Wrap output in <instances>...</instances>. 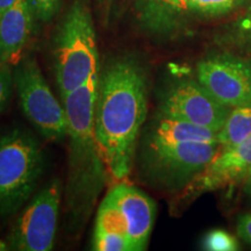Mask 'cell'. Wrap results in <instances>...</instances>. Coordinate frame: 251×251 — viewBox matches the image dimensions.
<instances>
[{
  "mask_svg": "<svg viewBox=\"0 0 251 251\" xmlns=\"http://www.w3.org/2000/svg\"><path fill=\"white\" fill-rule=\"evenodd\" d=\"M199 83L229 108L251 102V62L230 55L202 59L197 67Z\"/></svg>",
  "mask_w": 251,
  "mask_h": 251,
  "instance_id": "obj_8",
  "label": "cell"
},
{
  "mask_svg": "<svg viewBox=\"0 0 251 251\" xmlns=\"http://www.w3.org/2000/svg\"><path fill=\"white\" fill-rule=\"evenodd\" d=\"M243 190L251 198V175L243 181Z\"/></svg>",
  "mask_w": 251,
  "mask_h": 251,
  "instance_id": "obj_23",
  "label": "cell"
},
{
  "mask_svg": "<svg viewBox=\"0 0 251 251\" xmlns=\"http://www.w3.org/2000/svg\"><path fill=\"white\" fill-rule=\"evenodd\" d=\"M236 230L241 240L248 244H251V213H246L240 216Z\"/></svg>",
  "mask_w": 251,
  "mask_h": 251,
  "instance_id": "obj_21",
  "label": "cell"
},
{
  "mask_svg": "<svg viewBox=\"0 0 251 251\" xmlns=\"http://www.w3.org/2000/svg\"><path fill=\"white\" fill-rule=\"evenodd\" d=\"M251 175V136L237 146L222 149L206 168L185 186L181 200H193L202 193L243 183Z\"/></svg>",
  "mask_w": 251,
  "mask_h": 251,
  "instance_id": "obj_10",
  "label": "cell"
},
{
  "mask_svg": "<svg viewBox=\"0 0 251 251\" xmlns=\"http://www.w3.org/2000/svg\"><path fill=\"white\" fill-rule=\"evenodd\" d=\"M43 172L37 141L20 129L0 137V215L17 212L29 199Z\"/></svg>",
  "mask_w": 251,
  "mask_h": 251,
  "instance_id": "obj_4",
  "label": "cell"
},
{
  "mask_svg": "<svg viewBox=\"0 0 251 251\" xmlns=\"http://www.w3.org/2000/svg\"><path fill=\"white\" fill-rule=\"evenodd\" d=\"M203 249L211 251H236L240 244L233 235L224 229H213L203 237Z\"/></svg>",
  "mask_w": 251,
  "mask_h": 251,
  "instance_id": "obj_17",
  "label": "cell"
},
{
  "mask_svg": "<svg viewBox=\"0 0 251 251\" xmlns=\"http://www.w3.org/2000/svg\"><path fill=\"white\" fill-rule=\"evenodd\" d=\"M147 89L143 68L127 56L109 62L98 74L94 127L113 180H124L131 171L148 109Z\"/></svg>",
  "mask_w": 251,
  "mask_h": 251,
  "instance_id": "obj_1",
  "label": "cell"
},
{
  "mask_svg": "<svg viewBox=\"0 0 251 251\" xmlns=\"http://www.w3.org/2000/svg\"><path fill=\"white\" fill-rule=\"evenodd\" d=\"M13 80L26 118L47 140L67 137L64 105L55 98L34 57H23L14 65Z\"/></svg>",
  "mask_w": 251,
  "mask_h": 251,
  "instance_id": "obj_5",
  "label": "cell"
},
{
  "mask_svg": "<svg viewBox=\"0 0 251 251\" xmlns=\"http://www.w3.org/2000/svg\"><path fill=\"white\" fill-rule=\"evenodd\" d=\"M97 86L98 75L62 97L69 139L65 209L68 229L72 233L86 224L109 177L94 127Z\"/></svg>",
  "mask_w": 251,
  "mask_h": 251,
  "instance_id": "obj_2",
  "label": "cell"
},
{
  "mask_svg": "<svg viewBox=\"0 0 251 251\" xmlns=\"http://www.w3.org/2000/svg\"><path fill=\"white\" fill-rule=\"evenodd\" d=\"M242 27L244 30L249 31V33L251 34V13H249V15H248V17L243 20Z\"/></svg>",
  "mask_w": 251,
  "mask_h": 251,
  "instance_id": "obj_24",
  "label": "cell"
},
{
  "mask_svg": "<svg viewBox=\"0 0 251 251\" xmlns=\"http://www.w3.org/2000/svg\"><path fill=\"white\" fill-rule=\"evenodd\" d=\"M221 149L220 143H161L148 140L143 151L144 164L157 179L190 183Z\"/></svg>",
  "mask_w": 251,
  "mask_h": 251,
  "instance_id": "obj_7",
  "label": "cell"
},
{
  "mask_svg": "<svg viewBox=\"0 0 251 251\" xmlns=\"http://www.w3.org/2000/svg\"><path fill=\"white\" fill-rule=\"evenodd\" d=\"M9 248H8V244L7 243H5L4 241H1L0 240V251H4V250H8Z\"/></svg>",
  "mask_w": 251,
  "mask_h": 251,
  "instance_id": "obj_25",
  "label": "cell"
},
{
  "mask_svg": "<svg viewBox=\"0 0 251 251\" xmlns=\"http://www.w3.org/2000/svg\"><path fill=\"white\" fill-rule=\"evenodd\" d=\"M181 0H151L147 6H144V17H155L158 11L170 9L172 12H177ZM161 12V13H162Z\"/></svg>",
  "mask_w": 251,
  "mask_h": 251,
  "instance_id": "obj_20",
  "label": "cell"
},
{
  "mask_svg": "<svg viewBox=\"0 0 251 251\" xmlns=\"http://www.w3.org/2000/svg\"><path fill=\"white\" fill-rule=\"evenodd\" d=\"M13 75L11 65L0 63V112H2L9 101L13 85Z\"/></svg>",
  "mask_w": 251,
  "mask_h": 251,
  "instance_id": "obj_19",
  "label": "cell"
},
{
  "mask_svg": "<svg viewBox=\"0 0 251 251\" xmlns=\"http://www.w3.org/2000/svg\"><path fill=\"white\" fill-rule=\"evenodd\" d=\"M148 140L161 143H219L216 130L162 115L152 127Z\"/></svg>",
  "mask_w": 251,
  "mask_h": 251,
  "instance_id": "obj_13",
  "label": "cell"
},
{
  "mask_svg": "<svg viewBox=\"0 0 251 251\" xmlns=\"http://www.w3.org/2000/svg\"><path fill=\"white\" fill-rule=\"evenodd\" d=\"M251 136V102L231 108L222 128L218 131V142L225 148L237 146Z\"/></svg>",
  "mask_w": 251,
  "mask_h": 251,
  "instance_id": "obj_15",
  "label": "cell"
},
{
  "mask_svg": "<svg viewBox=\"0 0 251 251\" xmlns=\"http://www.w3.org/2000/svg\"><path fill=\"white\" fill-rule=\"evenodd\" d=\"M159 111L162 117L180 119L219 131L231 108L219 102L199 80L186 79L166 91Z\"/></svg>",
  "mask_w": 251,
  "mask_h": 251,
  "instance_id": "obj_9",
  "label": "cell"
},
{
  "mask_svg": "<svg viewBox=\"0 0 251 251\" xmlns=\"http://www.w3.org/2000/svg\"><path fill=\"white\" fill-rule=\"evenodd\" d=\"M62 184L49 183L19 215L9 235V247L19 251H49L54 248L61 206Z\"/></svg>",
  "mask_w": 251,
  "mask_h": 251,
  "instance_id": "obj_6",
  "label": "cell"
},
{
  "mask_svg": "<svg viewBox=\"0 0 251 251\" xmlns=\"http://www.w3.org/2000/svg\"><path fill=\"white\" fill-rule=\"evenodd\" d=\"M105 200L118 213L133 251L144 250L155 221L156 206L150 197L133 185H115Z\"/></svg>",
  "mask_w": 251,
  "mask_h": 251,
  "instance_id": "obj_11",
  "label": "cell"
},
{
  "mask_svg": "<svg viewBox=\"0 0 251 251\" xmlns=\"http://www.w3.org/2000/svg\"><path fill=\"white\" fill-rule=\"evenodd\" d=\"M56 81L64 97L98 75L96 30L87 0H74L54 41Z\"/></svg>",
  "mask_w": 251,
  "mask_h": 251,
  "instance_id": "obj_3",
  "label": "cell"
},
{
  "mask_svg": "<svg viewBox=\"0 0 251 251\" xmlns=\"http://www.w3.org/2000/svg\"><path fill=\"white\" fill-rule=\"evenodd\" d=\"M33 18L27 0H17L0 17V63L14 67L24 57Z\"/></svg>",
  "mask_w": 251,
  "mask_h": 251,
  "instance_id": "obj_12",
  "label": "cell"
},
{
  "mask_svg": "<svg viewBox=\"0 0 251 251\" xmlns=\"http://www.w3.org/2000/svg\"><path fill=\"white\" fill-rule=\"evenodd\" d=\"M93 249L98 251H133L118 213L105 199L97 215Z\"/></svg>",
  "mask_w": 251,
  "mask_h": 251,
  "instance_id": "obj_14",
  "label": "cell"
},
{
  "mask_svg": "<svg viewBox=\"0 0 251 251\" xmlns=\"http://www.w3.org/2000/svg\"><path fill=\"white\" fill-rule=\"evenodd\" d=\"M27 1L34 18L47 23L57 14L63 0H27Z\"/></svg>",
  "mask_w": 251,
  "mask_h": 251,
  "instance_id": "obj_18",
  "label": "cell"
},
{
  "mask_svg": "<svg viewBox=\"0 0 251 251\" xmlns=\"http://www.w3.org/2000/svg\"><path fill=\"white\" fill-rule=\"evenodd\" d=\"M15 1H17V0H0V17H1V15L4 14Z\"/></svg>",
  "mask_w": 251,
  "mask_h": 251,
  "instance_id": "obj_22",
  "label": "cell"
},
{
  "mask_svg": "<svg viewBox=\"0 0 251 251\" xmlns=\"http://www.w3.org/2000/svg\"><path fill=\"white\" fill-rule=\"evenodd\" d=\"M244 0H181L177 12L202 15H221L238 7Z\"/></svg>",
  "mask_w": 251,
  "mask_h": 251,
  "instance_id": "obj_16",
  "label": "cell"
}]
</instances>
